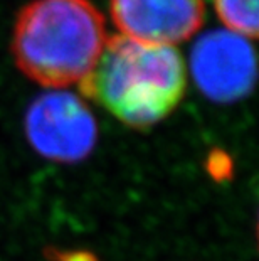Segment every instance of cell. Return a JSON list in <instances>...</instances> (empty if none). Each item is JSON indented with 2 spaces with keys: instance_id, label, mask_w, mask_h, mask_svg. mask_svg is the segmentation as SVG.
Here are the masks:
<instances>
[{
  "instance_id": "obj_1",
  "label": "cell",
  "mask_w": 259,
  "mask_h": 261,
  "mask_svg": "<svg viewBox=\"0 0 259 261\" xmlns=\"http://www.w3.org/2000/svg\"><path fill=\"white\" fill-rule=\"evenodd\" d=\"M78 85L86 98L123 125L145 130L179 107L187 74L174 46L143 44L120 34L106 39L100 58Z\"/></svg>"
},
{
  "instance_id": "obj_2",
  "label": "cell",
  "mask_w": 259,
  "mask_h": 261,
  "mask_svg": "<svg viewBox=\"0 0 259 261\" xmlns=\"http://www.w3.org/2000/svg\"><path fill=\"white\" fill-rule=\"evenodd\" d=\"M106 39L103 15L90 0H32L15 20L12 54L31 81L63 90L90 73Z\"/></svg>"
},
{
  "instance_id": "obj_3",
  "label": "cell",
  "mask_w": 259,
  "mask_h": 261,
  "mask_svg": "<svg viewBox=\"0 0 259 261\" xmlns=\"http://www.w3.org/2000/svg\"><path fill=\"white\" fill-rule=\"evenodd\" d=\"M24 132L41 157L59 164L81 162L98 142V123L90 107L64 90L46 91L29 105Z\"/></svg>"
},
{
  "instance_id": "obj_4",
  "label": "cell",
  "mask_w": 259,
  "mask_h": 261,
  "mask_svg": "<svg viewBox=\"0 0 259 261\" xmlns=\"http://www.w3.org/2000/svg\"><path fill=\"white\" fill-rule=\"evenodd\" d=\"M190 71L204 96L214 103L241 101L256 83V54L249 39L229 29L211 31L195 41Z\"/></svg>"
},
{
  "instance_id": "obj_5",
  "label": "cell",
  "mask_w": 259,
  "mask_h": 261,
  "mask_svg": "<svg viewBox=\"0 0 259 261\" xmlns=\"http://www.w3.org/2000/svg\"><path fill=\"white\" fill-rule=\"evenodd\" d=\"M121 36L143 44L174 46L200 29L204 0H109Z\"/></svg>"
},
{
  "instance_id": "obj_6",
  "label": "cell",
  "mask_w": 259,
  "mask_h": 261,
  "mask_svg": "<svg viewBox=\"0 0 259 261\" xmlns=\"http://www.w3.org/2000/svg\"><path fill=\"white\" fill-rule=\"evenodd\" d=\"M219 19L229 31L254 39L259 31L257 0H214Z\"/></svg>"
},
{
  "instance_id": "obj_7",
  "label": "cell",
  "mask_w": 259,
  "mask_h": 261,
  "mask_svg": "<svg viewBox=\"0 0 259 261\" xmlns=\"http://www.w3.org/2000/svg\"><path fill=\"white\" fill-rule=\"evenodd\" d=\"M207 172L217 182L229 180L233 177V160L222 150H214L207 157Z\"/></svg>"
},
{
  "instance_id": "obj_8",
  "label": "cell",
  "mask_w": 259,
  "mask_h": 261,
  "mask_svg": "<svg viewBox=\"0 0 259 261\" xmlns=\"http://www.w3.org/2000/svg\"><path fill=\"white\" fill-rule=\"evenodd\" d=\"M51 261H98V256L84 249H46Z\"/></svg>"
}]
</instances>
